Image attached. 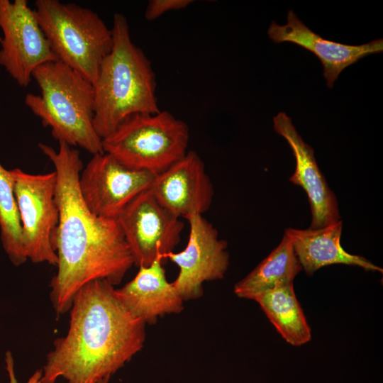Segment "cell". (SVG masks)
<instances>
[{
  "label": "cell",
  "mask_w": 383,
  "mask_h": 383,
  "mask_svg": "<svg viewBox=\"0 0 383 383\" xmlns=\"http://www.w3.org/2000/svg\"><path fill=\"white\" fill-rule=\"evenodd\" d=\"M58 150L39 143L55 167L59 221L52 245L57 272L50 281V298L57 316L69 311L76 292L85 284L104 279L115 286L134 265L117 219L94 214L79 189L83 170L79 152L60 142Z\"/></svg>",
  "instance_id": "cell-1"
},
{
  "label": "cell",
  "mask_w": 383,
  "mask_h": 383,
  "mask_svg": "<svg viewBox=\"0 0 383 383\" xmlns=\"http://www.w3.org/2000/svg\"><path fill=\"white\" fill-rule=\"evenodd\" d=\"M104 279L91 281L74 294L69 328L47 355L41 383H97L111 377L138 353L145 323L135 316Z\"/></svg>",
  "instance_id": "cell-2"
},
{
  "label": "cell",
  "mask_w": 383,
  "mask_h": 383,
  "mask_svg": "<svg viewBox=\"0 0 383 383\" xmlns=\"http://www.w3.org/2000/svg\"><path fill=\"white\" fill-rule=\"evenodd\" d=\"M111 30V50L103 60L97 78L92 84L93 123L101 139L131 116L160 111L151 63L132 41L124 15H113Z\"/></svg>",
  "instance_id": "cell-3"
},
{
  "label": "cell",
  "mask_w": 383,
  "mask_h": 383,
  "mask_svg": "<svg viewBox=\"0 0 383 383\" xmlns=\"http://www.w3.org/2000/svg\"><path fill=\"white\" fill-rule=\"evenodd\" d=\"M40 95L28 93L25 104L59 143L79 146L94 155L104 153L94 127L93 85L60 61L45 62L32 74Z\"/></svg>",
  "instance_id": "cell-4"
},
{
  "label": "cell",
  "mask_w": 383,
  "mask_h": 383,
  "mask_svg": "<svg viewBox=\"0 0 383 383\" xmlns=\"http://www.w3.org/2000/svg\"><path fill=\"white\" fill-rule=\"evenodd\" d=\"M40 26L57 60L93 84L113 45V34L90 9L58 0H37Z\"/></svg>",
  "instance_id": "cell-5"
},
{
  "label": "cell",
  "mask_w": 383,
  "mask_h": 383,
  "mask_svg": "<svg viewBox=\"0 0 383 383\" xmlns=\"http://www.w3.org/2000/svg\"><path fill=\"white\" fill-rule=\"evenodd\" d=\"M187 124L167 111L136 114L102 139L104 152L125 165L157 175L187 152Z\"/></svg>",
  "instance_id": "cell-6"
},
{
  "label": "cell",
  "mask_w": 383,
  "mask_h": 383,
  "mask_svg": "<svg viewBox=\"0 0 383 383\" xmlns=\"http://www.w3.org/2000/svg\"><path fill=\"white\" fill-rule=\"evenodd\" d=\"M12 172L27 259L56 266L57 257L52 245L60 214L56 172L29 174L19 168Z\"/></svg>",
  "instance_id": "cell-7"
},
{
  "label": "cell",
  "mask_w": 383,
  "mask_h": 383,
  "mask_svg": "<svg viewBox=\"0 0 383 383\" xmlns=\"http://www.w3.org/2000/svg\"><path fill=\"white\" fill-rule=\"evenodd\" d=\"M0 65L21 87L30 82L34 70L57 61L26 0H0Z\"/></svg>",
  "instance_id": "cell-8"
},
{
  "label": "cell",
  "mask_w": 383,
  "mask_h": 383,
  "mask_svg": "<svg viewBox=\"0 0 383 383\" xmlns=\"http://www.w3.org/2000/svg\"><path fill=\"white\" fill-rule=\"evenodd\" d=\"M117 220L138 267L173 252L184 228L181 218L160 204L148 189L132 200Z\"/></svg>",
  "instance_id": "cell-9"
},
{
  "label": "cell",
  "mask_w": 383,
  "mask_h": 383,
  "mask_svg": "<svg viewBox=\"0 0 383 383\" xmlns=\"http://www.w3.org/2000/svg\"><path fill=\"white\" fill-rule=\"evenodd\" d=\"M152 174L129 167L111 155H94L79 179L81 196L95 215L117 219L141 192L148 189Z\"/></svg>",
  "instance_id": "cell-10"
},
{
  "label": "cell",
  "mask_w": 383,
  "mask_h": 383,
  "mask_svg": "<svg viewBox=\"0 0 383 383\" xmlns=\"http://www.w3.org/2000/svg\"><path fill=\"white\" fill-rule=\"evenodd\" d=\"M189 226L188 242L180 252L164 256L179 267L172 282L184 301L196 299L203 294V284L223 279L229 266L228 243L218 238L217 229L203 215L185 218Z\"/></svg>",
  "instance_id": "cell-11"
},
{
  "label": "cell",
  "mask_w": 383,
  "mask_h": 383,
  "mask_svg": "<svg viewBox=\"0 0 383 383\" xmlns=\"http://www.w3.org/2000/svg\"><path fill=\"white\" fill-rule=\"evenodd\" d=\"M164 208L178 218L203 215L211 207L213 184L204 162L194 150L155 175L148 189Z\"/></svg>",
  "instance_id": "cell-12"
},
{
  "label": "cell",
  "mask_w": 383,
  "mask_h": 383,
  "mask_svg": "<svg viewBox=\"0 0 383 383\" xmlns=\"http://www.w3.org/2000/svg\"><path fill=\"white\" fill-rule=\"evenodd\" d=\"M273 122L274 131L287 140L295 157V170L289 181L302 187L309 198V228H321L338 222L340 220L338 201L318 166L313 148L304 141L286 113H279Z\"/></svg>",
  "instance_id": "cell-13"
},
{
  "label": "cell",
  "mask_w": 383,
  "mask_h": 383,
  "mask_svg": "<svg viewBox=\"0 0 383 383\" xmlns=\"http://www.w3.org/2000/svg\"><path fill=\"white\" fill-rule=\"evenodd\" d=\"M267 34L274 43H292L313 53L322 63L328 88L333 87L345 68L365 56L383 51L382 38L359 45L326 40L303 23L292 10L289 11L285 25L272 21Z\"/></svg>",
  "instance_id": "cell-14"
},
{
  "label": "cell",
  "mask_w": 383,
  "mask_h": 383,
  "mask_svg": "<svg viewBox=\"0 0 383 383\" xmlns=\"http://www.w3.org/2000/svg\"><path fill=\"white\" fill-rule=\"evenodd\" d=\"M159 256L149 266L140 267L133 279L116 294L123 305L145 324H153L165 314L179 313L184 300L167 280L163 262Z\"/></svg>",
  "instance_id": "cell-15"
},
{
  "label": "cell",
  "mask_w": 383,
  "mask_h": 383,
  "mask_svg": "<svg viewBox=\"0 0 383 383\" xmlns=\"http://www.w3.org/2000/svg\"><path fill=\"white\" fill-rule=\"evenodd\" d=\"M343 221L317 229L288 228L284 235L291 241L302 270L311 276L318 269L334 264L362 267L367 271L382 269L366 258L346 252L340 244Z\"/></svg>",
  "instance_id": "cell-16"
},
{
  "label": "cell",
  "mask_w": 383,
  "mask_h": 383,
  "mask_svg": "<svg viewBox=\"0 0 383 383\" xmlns=\"http://www.w3.org/2000/svg\"><path fill=\"white\" fill-rule=\"evenodd\" d=\"M302 270L292 244L284 235L278 246L253 270L234 286V293L243 299L254 300L259 295L293 283Z\"/></svg>",
  "instance_id": "cell-17"
},
{
  "label": "cell",
  "mask_w": 383,
  "mask_h": 383,
  "mask_svg": "<svg viewBox=\"0 0 383 383\" xmlns=\"http://www.w3.org/2000/svg\"><path fill=\"white\" fill-rule=\"evenodd\" d=\"M254 300L289 344L300 346L311 340V329L296 298L293 283L265 292Z\"/></svg>",
  "instance_id": "cell-18"
},
{
  "label": "cell",
  "mask_w": 383,
  "mask_h": 383,
  "mask_svg": "<svg viewBox=\"0 0 383 383\" xmlns=\"http://www.w3.org/2000/svg\"><path fill=\"white\" fill-rule=\"evenodd\" d=\"M0 229L3 248L16 266L23 264L26 255L20 214L14 192L12 170L0 163Z\"/></svg>",
  "instance_id": "cell-19"
},
{
  "label": "cell",
  "mask_w": 383,
  "mask_h": 383,
  "mask_svg": "<svg viewBox=\"0 0 383 383\" xmlns=\"http://www.w3.org/2000/svg\"><path fill=\"white\" fill-rule=\"evenodd\" d=\"M192 0H150L145 12L147 21H154L165 13L187 8Z\"/></svg>",
  "instance_id": "cell-20"
},
{
  "label": "cell",
  "mask_w": 383,
  "mask_h": 383,
  "mask_svg": "<svg viewBox=\"0 0 383 383\" xmlns=\"http://www.w3.org/2000/svg\"><path fill=\"white\" fill-rule=\"evenodd\" d=\"M5 362L10 383H18L15 375L13 358L10 351H7L6 353ZM41 377L42 370H37L30 377L26 383H41Z\"/></svg>",
  "instance_id": "cell-21"
},
{
  "label": "cell",
  "mask_w": 383,
  "mask_h": 383,
  "mask_svg": "<svg viewBox=\"0 0 383 383\" xmlns=\"http://www.w3.org/2000/svg\"><path fill=\"white\" fill-rule=\"evenodd\" d=\"M110 378L111 377H106V378H104L103 379H101V381H99V382L97 383H109V380H110Z\"/></svg>",
  "instance_id": "cell-22"
},
{
  "label": "cell",
  "mask_w": 383,
  "mask_h": 383,
  "mask_svg": "<svg viewBox=\"0 0 383 383\" xmlns=\"http://www.w3.org/2000/svg\"><path fill=\"white\" fill-rule=\"evenodd\" d=\"M1 41V37L0 36V42Z\"/></svg>",
  "instance_id": "cell-23"
}]
</instances>
